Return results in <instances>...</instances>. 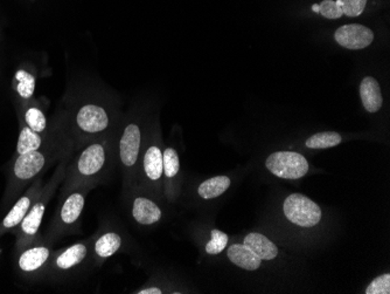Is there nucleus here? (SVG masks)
Masks as SVG:
<instances>
[{"mask_svg":"<svg viewBox=\"0 0 390 294\" xmlns=\"http://www.w3.org/2000/svg\"><path fill=\"white\" fill-rule=\"evenodd\" d=\"M115 141L109 136H99L75 149L65 168L58 197L77 187H97L106 180L115 162Z\"/></svg>","mask_w":390,"mask_h":294,"instance_id":"obj_1","label":"nucleus"},{"mask_svg":"<svg viewBox=\"0 0 390 294\" xmlns=\"http://www.w3.org/2000/svg\"><path fill=\"white\" fill-rule=\"evenodd\" d=\"M75 152L73 141L51 140L39 150L14 155L7 169V184L4 194L3 209L17 201L26 188L42 176L55 163Z\"/></svg>","mask_w":390,"mask_h":294,"instance_id":"obj_2","label":"nucleus"},{"mask_svg":"<svg viewBox=\"0 0 390 294\" xmlns=\"http://www.w3.org/2000/svg\"><path fill=\"white\" fill-rule=\"evenodd\" d=\"M73 154L74 152L65 156V159H62L58 163L54 173L51 175L49 182L44 185L39 197L35 200L30 212H27V215L25 216V219L18 226L17 231H15V235H17L15 252H20L21 250H24L25 247L32 245L33 243L38 240L39 230L42 226L46 209L49 207V202L51 201V198L54 197V195L56 194V191L61 185L62 180L65 178V168L72 159Z\"/></svg>","mask_w":390,"mask_h":294,"instance_id":"obj_3","label":"nucleus"},{"mask_svg":"<svg viewBox=\"0 0 390 294\" xmlns=\"http://www.w3.org/2000/svg\"><path fill=\"white\" fill-rule=\"evenodd\" d=\"M92 189L94 188L90 185H82L58 197V208L55 210L54 217L51 219L49 232L46 235V243L49 245L63 235H68L69 232L75 231L84 210L87 195Z\"/></svg>","mask_w":390,"mask_h":294,"instance_id":"obj_4","label":"nucleus"},{"mask_svg":"<svg viewBox=\"0 0 390 294\" xmlns=\"http://www.w3.org/2000/svg\"><path fill=\"white\" fill-rule=\"evenodd\" d=\"M111 121L106 108L96 104H83L75 114L76 132L77 140H75V149L89 142L90 140L104 135L109 129Z\"/></svg>","mask_w":390,"mask_h":294,"instance_id":"obj_5","label":"nucleus"},{"mask_svg":"<svg viewBox=\"0 0 390 294\" xmlns=\"http://www.w3.org/2000/svg\"><path fill=\"white\" fill-rule=\"evenodd\" d=\"M283 212L289 221L301 228H312L322 219V210L315 202L301 194H292L283 204Z\"/></svg>","mask_w":390,"mask_h":294,"instance_id":"obj_6","label":"nucleus"},{"mask_svg":"<svg viewBox=\"0 0 390 294\" xmlns=\"http://www.w3.org/2000/svg\"><path fill=\"white\" fill-rule=\"evenodd\" d=\"M265 166L271 173L284 180H298L308 171L306 159L294 152H274L268 157Z\"/></svg>","mask_w":390,"mask_h":294,"instance_id":"obj_7","label":"nucleus"},{"mask_svg":"<svg viewBox=\"0 0 390 294\" xmlns=\"http://www.w3.org/2000/svg\"><path fill=\"white\" fill-rule=\"evenodd\" d=\"M44 188V176H40L30 184L27 190L14 202L13 207L0 223V237L8 231H13L27 215L35 200L39 197Z\"/></svg>","mask_w":390,"mask_h":294,"instance_id":"obj_8","label":"nucleus"},{"mask_svg":"<svg viewBox=\"0 0 390 294\" xmlns=\"http://www.w3.org/2000/svg\"><path fill=\"white\" fill-rule=\"evenodd\" d=\"M141 130L137 123H129L118 141V156L124 170L134 171L141 155Z\"/></svg>","mask_w":390,"mask_h":294,"instance_id":"obj_9","label":"nucleus"},{"mask_svg":"<svg viewBox=\"0 0 390 294\" xmlns=\"http://www.w3.org/2000/svg\"><path fill=\"white\" fill-rule=\"evenodd\" d=\"M51 257V245L46 242L40 243L37 240L19 252L17 259L18 270L26 276L35 274L49 263Z\"/></svg>","mask_w":390,"mask_h":294,"instance_id":"obj_10","label":"nucleus"},{"mask_svg":"<svg viewBox=\"0 0 390 294\" xmlns=\"http://www.w3.org/2000/svg\"><path fill=\"white\" fill-rule=\"evenodd\" d=\"M334 39L341 47L347 49H363L372 45L374 33L370 28L360 24L344 25L336 30Z\"/></svg>","mask_w":390,"mask_h":294,"instance_id":"obj_11","label":"nucleus"},{"mask_svg":"<svg viewBox=\"0 0 390 294\" xmlns=\"http://www.w3.org/2000/svg\"><path fill=\"white\" fill-rule=\"evenodd\" d=\"M89 255V242H80L51 255L49 267L55 271H69L80 267Z\"/></svg>","mask_w":390,"mask_h":294,"instance_id":"obj_12","label":"nucleus"},{"mask_svg":"<svg viewBox=\"0 0 390 294\" xmlns=\"http://www.w3.org/2000/svg\"><path fill=\"white\" fill-rule=\"evenodd\" d=\"M360 97L363 107L368 113H377L384 104L380 85L373 76H366L360 85Z\"/></svg>","mask_w":390,"mask_h":294,"instance_id":"obj_13","label":"nucleus"},{"mask_svg":"<svg viewBox=\"0 0 390 294\" xmlns=\"http://www.w3.org/2000/svg\"><path fill=\"white\" fill-rule=\"evenodd\" d=\"M132 217L138 224H156L161 219V210L150 198L138 196L132 203Z\"/></svg>","mask_w":390,"mask_h":294,"instance_id":"obj_14","label":"nucleus"},{"mask_svg":"<svg viewBox=\"0 0 390 294\" xmlns=\"http://www.w3.org/2000/svg\"><path fill=\"white\" fill-rule=\"evenodd\" d=\"M122 246V237L113 231L102 232L97 235L93 243L94 256L97 262L108 259Z\"/></svg>","mask_w":390,"mask_h":294,"instance_id":"obj_15","label":"nucleus"},{"mask_svg":"<svg viewBox=\"0 0 390 294\" xmlns=\"http://www.w3.org/2000/svg\"><path fill=\"white\" fill-rule=\"evenodd\" d=\"M143 171L147 180L157 183L163 178L164 162H163V150L157 145L149 147L143 155Z\"/></svg>","mask_w":390,"mask_h":294,"instance_id":"obj_16","label":"nucleus"},{"mask_svg":"<svg viewBox=\"0 0 390 294\" xmlns=\"http://www.w3.org/2000/svg\"><path fill=\"white\" fill-rule=\"evenodd\" d=\"M227 255L232 263L246 271L257 270L262 263L260 257H257L244 244H235V245L230 246Z\"/></svg>","mask_w":390,"mask_h":294,"instance_id":"obj_17","label":"nucleus"},{"mask_svg":"<svg viewBox=\"0 0 390 294\" xmlns=\"http://www.w3.org/2000/svg\"><path fill=\"white\" fill-rule=\"evenodd\" d=\"M244 245L248 246L257 257H260L262 260H272L277 257V246L268 239L265 235L260 233H249L244 238Z\"/></svg>","mask_w":390,"mask_h":294,"instance_id":"obj_18","label":"nucleus"},{"mask_svg":"<svg viewBox=\"0 0 390 294\" xmlns=\"http://www.w3.org/2000/svg\"><path fill=\"white\" fill-rule=\"evenodd\" d=\"M49 141L51 140L44 139L42 134L33 132L31 128H28L27 125H24L21 128L19 137H18L15 155H23V154H26V152L39 150V149L46 146Z\"/></svg>","mask_w":390,"mask_h":294,"instance_id":"obj_19","label":"nucleus"},{"mask_svg":"<svg viewBox=\"0 0 390 294\" xmlns=\"http://www.w3.org/2000/svg\"><path fill=\"white\" fill-rule=\"evenodd\" d=\"M230 187L229 177L216 176L202 182L198 188V194L203 200L218 198Z\"/></svg>","mask_w":390,"mask_h":294,"instance_id":"obj_20","label":"nucleus"},{"mask_svg":"<svg viewBox=\"0 0 390 294\" xmlns=\"http://www.w3.org/2000/svg\"><path fill=\"white\" fill-rule=\"evenodd\" d=\"M341 143V136L336 132L318 133L306 141V147L311 149H327Z\"/></svg>","mask_w":390,"mask_h":294,"instance_id":"obj_21","label":"nucleus"},{"mask_svg":"<svg viewBox=\"0 0 390 294\" xmlns=\"http://www.w3.org/2000/svg\"><path fill=\"white\" fill-rule=\"evenodd\" d=\"M15 80H17V92L19 97L25 100L31 99L34 95L35 90V78L27 71L19 70L15 73Z\"/></svg>","mask_w":390,"mask_h":294,"instance_id":"obj_22","label":"nucleus"},{"mask_svg":"<svg viewBox=\"0 0 390 294\" xmlns=\"http://www.w3.org/2000/svg\"><path fill=\"white\" fill-rule=\"evenodd\" d=\"M25 123L33 132L44 134L47 130V118L38 107H30L25 111Z\"/></svg>","mask_w":390,"mask_h":294,"instance_id":"obj_23","label":"nucleus"},{"mask_svg":"<svg viewBox=\"0 0 390 294\" xmlns=\"http://www.w3.org/2000/svg\"><path fill=\"white\" fill-rule=\"evenodd\" d=\"M163 162H164V171L163 176L166 180H175L180 171V161H179L178 152L173 148H166L163 152Z\"/></svg>","mask_w":390,"mask_h":294,"instance_id":"obj_24","label":"nucleus"},{"mask_svg":"<svg viewBox=\"0 0 390 294\" xmlns=\"http://www.w3.org/2000/svg\"><path fill=\"white\" fill-rule=\"evenodd\" d=\"M312 10L319 12L322 17L329 20H336L344 16L342 0H324L319 5H313Z\"/></svg>","mask_w":390,"mask_h":294,"instance_id":"obj_25","label":"nucleus"},{"mask_svg":"<svg viewBox=\"0 0 390 294\" xmlns=\"http://www.w3.org/2000/svg\"><path fill=\"white\" fill-rule=\"evenodd\" d=\"M228 244V235L220 230H212L210 232V240L206 244V253L210 256H215L222 252Z\"/></svg>","mask_w":390,"mask_h":294,"instance_id":"obj_26","label":"nucleus"},{"mask_svg":"<svg viewBox=\"0 0 390 294\" xmlns=\"http://www.w3.org/2000/svg\"><path fill=\"white\" fill-rule=\"evenodd\" d=\"M366 294H389L390 274H386L375 278L366 288Z\"/></svg>","mask_w":390,"mask_h":294,"instance_id":"obj_27","label":"nucleus"},{"mask_svg":"<svg viewBox=\"0 0 390 294\" xmlns=\"http://www.w3.org/2000/svg\"><path fill=\"white\" fill-rule=\"evenodd\" d=\"M368 0H342V11L349 18H356L363 13Z\"/></svg>","mask_w":390,"mask_h":294,"instance_id":"obj_28","label":"nucleus"},{"mask_svg":"<svg viewBox=\"0 0 390 294\" xmlns=\"http://www.w3.org/2000/svg\"><path fill=\"white\" fill-rule=\"evenodd\" d=\"M138 294H161L163 292H161V288H144V290H141V291L137 292Z\"/></svg>","mask_w":390,"mask_h":294,"instance_id":"obj_29","label":"nucleus"}]
</instances>
